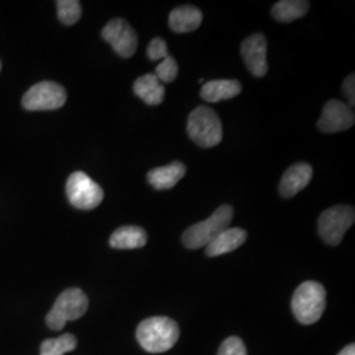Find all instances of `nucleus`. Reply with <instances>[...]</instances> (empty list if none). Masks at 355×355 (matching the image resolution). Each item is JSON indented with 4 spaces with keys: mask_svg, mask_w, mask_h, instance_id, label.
Returning <instances> with one entry per match:
<instances>
[{
    "mask_svg": "<svg viewBox=\"0 0 355 355\" xmlns=\"http://www.w3.org/2000/svg\"><path fill=\"white\" fill-rule=\"evenodd\" d=\"M241 55L249 71L257 78L267 74V41L262 33H255L246 38L241 45Z\"/></svg>",
    "mask_w": 355,
    "mask_h": 355,
    "instance_id": "obj_11",
    "label": "nucleus"
},
{
    "mask_svg": "<svg viewBox=\"0 0 355 355\" xmlns=\"http://www.w3.org/2000/svg\"><path fill=\"white\" fill-rule=\"evenodd\" d=\"M246 239L248 234L243 229L227 228L205 248V254L208 257H218L223 254L234 252L245 243Z\"/></svg>",
    "mask_w": 355,
    "mask_h": 355,
    "instance_id": "obj_14",
    "label": "nucleus"
},
{
    "mask_svg": "<svg viewBox=\"0 0 355 355\" xmlns=\"http://www.w3.org/2000/svg\"><path fill=\"white\" fill-rule=\"evenodd\" d=\"M309 11V3L303 0H282L278 1L272 10V17L280 23H292L302 19Z\"/></svg>",
    "mask_w": 355,
    "mask_h": 355,
    "instance_id": "obj_19",
    "label": "nucleus"
},
{
    "mask_svg": "<svg viewBox=\"0 0 355 355\" xmlns=\"http://www.w3.org/2000/svg\"><path fill=\"white\" fill-rule=\"evenodd\" d=\"M187 132L191 140L202 148H214L223 140L221 121L215 111L205 105H200L191 112Z\"/></svg>",
    "mask_w": 355,
    "mask_h": 355,
    "instance_id": "obj_4",
    "label": "nucleus"
},
{
    "mask_svg": "<svg viewBox=\"0 0 355 355\" xmlns=\"http://www.w3.org/2000/svg\"><path fill=\"white\" fill-rule=\"evenodd\" d=\"M313 175V170L308 164H295L286 170L280 180V195L286 199L297 195L309 184Z\"/></svg>",
    "mask_w": 355,
    "mask_h": 355,
    "instance_id": "obj_12",
    "label": "nucleus"
},
{
    "mask_svg": "<svg viewBox=\"0 0 355 355\" xmlns=\"http://www.w3.org/2000/svg\"><path fill=\"white\" fill-rule=\"evenodd\" d=\"M66 195L73 207L86 211L96 208L104 198L102 187L82 171H76L69 177Z\"/></svg>",
    "mask_w": 355,
    "mask_h": 355,
    "instance_id": "obj_7",
    "label": "nucleus"
},
{
    "mask_svg": "<svg viewBox=\"0 0 355 355\" xmlns=\"http://www.w3.org/2000/svg\"><path fill=\"white\" fill-rule=\"evenodd\" d=\"M233 214V208L228 204L218 207L207 220L187 229L182 236V242L192 250L207 248L221 232L229 228Z\"/></svg>",
    "mask_w": 355,
    "mask_h": 355,
    "instance_id": "obj_3",
    "label": "nucleus"
},
{
    "mask_svg": "<svg viewBox=\"0 0 355 355\" xmlns=\"http://www.w3.org/2000/svg\"><path fill=\"white\" fill-rule=\"evenodd\" d=\"M203 21V13L193 6H180L168 16V26L177 33L196 31Z\"/></svg>",
    "mask_w": 355,
    "mask_h": 355,
    "instance_id": "obj_13",
    "label": "nucleus"
},
{
    "mask_svg": "<svg viewBox=\"0 0 355 355\" xmlns=\"http://www.w3.org/2000/svg\"><path fill=\"white\" fill-rule=\"evenodd\" d=\"M133 91L149 105H158L165 98V87L154 74H145L137 78L133 85Z\"/></svg>",
    "mask_w": 355,
    "mask_h": 355,
    "instance_id": "obj_17",
    "label": "nucleus"
},
{
    "mask_svg": "<svg viewBox=\"0 0 355 355\" xmlns=\"http://www.w3.org/2000/svg\"><path fill=\"white\" fill-rule=\"evenodd\" d=\"M146 242H148L146 232L140 227H133V225L116 229L110 239V245L114 249H121V250L140 249L146 245Z\"/></svg>",
    "mask_w": 355,
    "mask_h": 355,
    "instance_id": "obj_18",
    "label": "nucleus"
},
{
    "mask_svg": "<svg viewBox=\"0 0 355 355\" xmlns=\"http://www.w3.org/2000/svg\"><path fill=\"white\" fill-rule=\"evenodd\" d=\"M148 57L150 61H164L166 57H168L165 40L159 37L153 38L150 44L148 45Z\"/></svg>",
    "mask_w": 355,
    "mask_h": 355,
    "instance_id": "obj_24",
    "label": "nucleus"
},
{
    "mask_svg": "<svg viewBox=\"0 0 355 355\" xmlns=\"http://www.w3.org/2000/svg\"><path fill=\"white\" fill-rule=\"evenodd\" d=\"M67 99L64 87L55 82H40L26 91L23 107L28 111H53L64 107Z\"/></svg>",
    "mask_w": 355,
    "mask_h": 355,
    "instance_id": "obj_8",
    "label": "nucleus"
},
{
    "mask_svg": "<svg viewBox=\"0 0 355 355\" xmlns=\"http://www.w3.org/2000/svg\"><path fill=\"white\" fill-rule=\"evenodd\" d=\"M354 120V112L347 104L333 99L324 105L318 127L324 133H337L353 127Z\"/></svg>",
    "mask_w": 355,
    "mask_h": 355,
    "instance_id": "obj_10",
    "label": "nucleus"
},
{
    "mask_svg": "<svg viewBox=\"0 0 355 355\" xmlns=\"http://www.w3.org/2000/svg\"><path fill=\"white\" fill-rule=\"evenodd\" d=\"M89 309V299L79 288H69L62 292L51 312L46 316V324L51 330L64 329L66 322L85 316Z\"/></svg>",
    "mask_w": 355,
    "mask_h": 355,
    "instance_id": "obj_5",
    "label": "nucleus"
},
{
    "mask_svg": "<svg viewBox=\"0 0 355 355\" xmlns=\"http://www.w3.org/2000/svg\"><path fill=\"white\" fill-rule=\"evenodd\" d=\"M355 221L354 208L350 205H334L318 217V234L325 243L337 246L343 240L346 230Z\"/></svg>",
    "mask_w": 355,
    "mask_h": 355,
    "instance_id": "obj_6",
    "label": "nucleus"
},
{
    "mask_svg": "<svg viewBox=\"0 0 355 355\" xmlns=\"http://www.w3.org/2000/svg\"><path fill=\"white\" fill-rule=\"evenodd\" d=\"M241 83L234 79H221L207 82L200 91V96L205 102L218 103L233 99L241 94Z\"/></svg>",
    "mask_w": 355,
    "mask_h": 355,
    "instance_id": "obj_15",
    "label": "nucleus"
},
{
    "mask_svg": "<svg viewBox=\"0 0 355 355\" xmlns=\"http://www.w3.org/2000/svg\"><path fill=\"white\" fill-rule=\"evenodd\" d=\"M58 19L64 26H73L82 16V7L78 0H58Z\"/></svg>",
    "mask_w": 355,
    "mask_h": 355,
    "instance_id": "obj_21",
    "label": "nucleus"
},
{
    "mask_svg": "<svg viewBox=\"0 0 355 355\" xmlns=\"http://www.w3.org/2000/svg\"><path fill=\"white\" fill-rule=\"evenodd\" d=\"M0 70H1V64H0Z\"/></svg>",
    "mask_w": 355,
    "mask_h": 355,
    "instance_id": "obj_27",
    "label": "nucleus"
},
{
    "mask_svg": "<svg viewBox=\"0 0 355 355\" xmlns=\"http://www.w3.org/2000/svg\"><path fill=\"white\" fill-rule=\"evenodd\" d=\"M217 355H248L245 343L239 337H229L221 343Z\"/></svg>",
    "mask_w": 355,
    "mask_h": 355,
    "instance_id": "obj_23",
    "label": "nucleus"
},
{
    "mask_svg": "<svg viewBox=\"0 0 355 355\" xmlns=\"http://www.w3.org/2000/svg\"><path fill=\"white\" fill-rule=\"evenodd\" d=\"M136 337L144 350L159 354L174 347L179 338V327L171 318H146L140 322Z\"/></svg>",
    "mask_w": 355,
    "mask_h": 355,
    "instance_id": "obj_1",
    "label": "nucleus"
},
{
    "mask_svg": "<svg viewBox=\"0 0 355 355\" xmlns=\"http://www.w3.org/2000/svg\"><path fill=\"white\" fill-rule=\"evenodd\" d=\"M102 37L111 44L114 51L123 58L132 57L139 45V38L135 29L124 19H114L103 28Z\"/></svg>",
    "mask_w": 355,
    "mask_h": 355,
    "instance_id": "obj_9",
    "label": "nucleus"
},
{
    "mask_svg": "<svg viewBox=\"0 0 355 355\" xmlns=\"http://www.w3.org/2000/svg\"><path fill=\"white\" fill-rule=\"evenodd\" d=\"M76 347V338L66 333L58 338H49L41 343V354L40 355H64L73 352Z\"/></svg>",
    "mask_w": 355,
    "mask_h": 355,
    "instance_id": "obj_20",
    "label": "nucleus"
},
{
    "mask_svg": "<svg viewBox=\"0 0 355 355\" xmlns=\"http://www.w3.org/2000/svg\"><path fill=\"white\" fill-rule=\"evenodd\" d=\"M292 312L303 325H312L322 316L327 306V291L313 280L302 283L292 296Z\"/></svg>",
    "mask_w": 355,
    "mask_h": 355,
    "instance_id": "obj_2",
    "label": "nucleus"
},
{
    "mask_svg": "<svg viewBox=\"0 0 355 355\" xmlns=\"http://www.w3.org/2000/svg\"><path fill=\"white\" fill-rule=\"evenodd\" d=\"M355 76L354 74L347 76L343 82V89L345 96L349 99V103L352 107H354L355 104Z\"/></svg>",
    "mask_w": 355,
    "mask_h": 355,
    "instance_id": "obj_25",
    "label": "nucleus"
},
{
    "mask_svg": "<svg viewBox=\"0 0 355 355\" xmlns=\"http://www.w3.org/2000/svg\"><path fill=\"white\" fill-rule=\"evenodd\" d=\"M161 83H171L175 80L178 76V64L177 61L173 57H166L164 61H161V64L155 67V74Z\"/></svg>",
    "mask_w": 355,
    "mask_h": 355,
    "instance_id": "obj_22",
    "label": "nucleus"
},
{
    "mask_svg": "<svg viewBox=\"0 0 355 355\" xmlns=\"http://www.w3.org/2000/svg\"><path fill=\"white\" fill-rule=\"evenodd\" d=\"M186 167L182 162H173L164 167L153 168L148 173V180L155 190H170L184 177Z\"/></svg>",
    "mask_w": 355,
    "mask_h": 355,
    "instance_id": "obj_16",
    "label": "nucleus"
},
{
    "mask_svg": "<svg viewBox=\"0 0 355 355\" xmlns=\"http://www.w3.org/2000/svg\"><path fill=\"white\" fill-rule=\"evenodd\" d=\"M338 355H355V345L354 343H352V345H347L345 349H343Z\"/></svg>",
    "mask_w": 355,
    "mask_h": 355,
    "instance_id": "obj_26",
    "label": "nucleus"
}]
</instances>
